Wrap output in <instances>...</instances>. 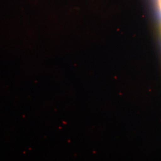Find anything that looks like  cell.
I'll list each match as a JSON object with an SVG mask.
<instances>
[{
    "mask_svg": "<svg viewBox=\"0 0 161 161\" xmlns=\"http://www.w3.org/2000/svg\"><path fill=\"white\" fill-rule=\"evenodd\" d=\"M159 1H160V6H161V0H159Z\"/></svg>",
    "mask_w": 161,
    "mask_h": 161,
    "instance_id": "1",
    "label": "cell"
}]
</instances>
